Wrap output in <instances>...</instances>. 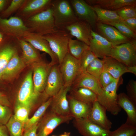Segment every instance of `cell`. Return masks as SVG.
I'll return each mask as SVG.
<instances>
[{
    "instance_id": "cell-19",
    "label": "cell",
    "mask_w": 136,
    "mask_h": 136,
    "mask_svg": "<svg viewBox=\"0 0 136 136\" xmlns=\"http://www.w3.org/2000/svg\"><path fill=\"white\" fill-rule=\"evenodd\" d=\"M16 38L4 36L0 42V79L9 61L13 55L17 52L15 47L12 43Z\"/></svg>"
},
{
    "instance_id": "cell-15",
    "label": "cell",
    "mask_w": 136,
    "mask_h": 136,
    "mask_svg": "<svg viewBox=\"0 0 136 136\" xmlns=\"http://www.w3.org/2000/svg\"><path fill=\"white\" fill-rule=\"evenodd\" d=\"M74 123L82 136H108L111 132L93 123L88 118L75 119Z\"/></svg>"
},
{
    "instance_id": "cell-5",
    "label": "cell",
    "mask_w": 136,
    "mask_h": 136,
    "mask_svg": "<svg viewBox=\"0 0 136 136\" xmlns=\"http://www.w3.org/2000/svg\"><path fill=\"white\" fill-rule=\"evenodd\" d=\"M120 79H116L103 88L101 93L97 95V101L106 108L107 111L114 115H117L121 109L117 102V91L120 84Z\"/></svg>"
},
{
    "instance_id": "cell-16",
    "label": "cell",
    "mask_w": 136,
    "mask_h": 136,
    "mask_svg": "<svg viewBox=\"0 0 136 136\" xmlns=\"http://www.w3.org/2000/svg\"><path fill=\"white\" fill-rule=\"evenodd\" d=\"M71 88L63 86L57 93L52 97L50 105L51 111L62 116H72L67 98V93Z\"/></svg>"
},
{
    "instance_id": "cell-20",
    "label": "cell",
    "mask_w": 136,
    "mask_h": 136,
    "mask_svg": "<svg viewBox=\"0 0 136 136\" xmlns=\"http://www.w3.org/2000/svg\"><path fill=\"white\" fill-rule=\"evenodd\" d=\"M71 87L87 88L93 91L97 95L101 93L103 89L98 81L86 71L80 72Z\"/></svg>"
},
{
    "instance_id": "cell-12",
    "label": "cell",
    "mask_w": 136,
    "mask_h": 136,
    "mask_svg": "<svg viewBox=\"0 0 136 136\" xmlns=\"http://www.w3.org/2000/svg\"><path fill=\"white\" fill-rule=\"evenodd\" d=\"M70 2L78 20L86 22L92 29H95L97 17L92 6L83 0H71Z\"/></svg>"
},
{
    "instance_id": "cell-6",
    "label": "cell",
    "mask_w": 136,
    "mask_h": 136,
    "mask_svg": "<svg viewBox=\"0 0 136 136\" xmlns=\"http://www.w3.org/2000/svg\"><path fill=\"white\" fill-rule=\"evenodd\" d=\"M109 56L126 66L136 65V39H131L122 44L113 46Z\"/></svg>"
},
{
    "instance_id": "cell-28",
    "label": "cell",
    "mask_w": 136,
    "mask_h": 136,
    "mask_svg": "<svg viewBox=\"0 0 136 136\" xmlns=\"http://www.w3.org/2000/svg\"><path fill=\"white\" fill-rule=\"evenodd\" d=\"M25 63L18 52L15 53L9 61L3 75L2 79L5 80L11 79L22 70Z\"/></svg>"
},
{
    "instance_id": "cell-2",
    "label": "cell",
    "mask_w": 136,
    "mask_h": 136,
    "mask_svg": "<svg viewBox=\"0 0 136 136\" xmlns=\"http://www.w3.org/2000/svg\"><path fill=\"white\" fill-rule=\"evenodd\" d=\"M31 32L42 36L53 33L58 29L56 27L50 7L23 22Z\"/></svg>"
},
{
    "instance_id": "cell-24",
    "label": "cell",
    "mask_w": 136,
    "mask_h": 136,
    "mask_svg": "<svg viewBox=\"0 0 136 136\" xmlns=\"http://www.w3.org/2000/svg\"><path fill=\"white\" fill-rule=\"evenodd\" d=\"M89 5L105 9L116 11L127 6H136V0H87Z\"/></svg>"
},
{
    "instance_id": "cell-50",
    "label": "cell",
    "mask_w": 136,
    "mask_h": 136,
    "mask_svg": "<svg viewBox=\"0 0 136 136\" xmlns=\"http://www.w3.org/2000/svg\"><path fill=\"white\" fill-rule=\"evenodd\" d=\"M70 132H64L63 134H61L59 136H71L70 135Z\"/></svg>"
},
{
    "instance_id": "cell-40",
    "label": "cell",
    "mask_w": 136,
    "mask_h": 136,
    "mask_svg": "<svg viewBox=\"0 0 136 136\" xmlns=\"http://www.w3.org/2000/svg\"><path fill=\"white\" fill-rule=\"evenodd\" d=\"M115 11L124 20L130 18L136 17V7L135 6H125Z\"/></svg>"
},
{
    "instance_id": "cell-31",
    "label": "cell",
    "mask_w": 136,
    "mask_h": 136,
    "mask_svg": "<svg viewBox=\"0 0 136 136\" xmlns=\"http://www.w3.org/2000/svg\"><path fill=\"white\" fill-rule=\"evenodd\" d=\"M89 49V46L85 43L77 40L70 39L68 44L69 53L76 59L80 60L82 55L85 50Z\"/></svg>"
},
{
    "instance_id": "cell-27",
    "label": "cell",
    "mask_w": 136,
    "mask_h": 136,
    "mask_svg": "<svg viewBox=\"0 0 136 136\" xmlns=\"http://www.w3.org/2000/svg\"><path fill=\"white\" fill-rule=\"evenodd\" d=\"M17 39L22 50V58L25 64H33L42 60L38 50L22 38Z\"/></svg>"
},
{
    "instance_id": "cell-38",
    "label": "cell",
    "mask_w": 136,
    "mask_h": 136,
    "mask_svg": "<svg viewBox=\"0 0 136 136\" xmlns=\"http://www.w3.org/2000/svg\"><path fill=\"white\" fill-rule=\"evenodd\" d=\"M97 57L89 49L85 51L79 60L80 72L86 71L88 66Z\"/></svg>"
},
{
    "instance_id": "cell-33",
    "label": "cell",
    "mask_w": 136,
    "mask_h": 136,
    "mask_svg": "<svg viewBox=\"0 0 136 136\" xmlns=\"http://www.w3.org/2000/svg\"><path fill=\"white\" fill-rule=\"evenodd\" d=\"M25 124L17 119L13 115L5 125L10 136H22Z\"/></svg>"
},
{
    "instance_id": "cell-34",
    "label": "cell",
    "mask_w": 136,
    "mask_h": 136,
    "mask_svg": "<svg viewBox=\"0 0 136 136\" xmlns=\"http://www.w3.org/2000/svg\"><path fill=\"white\" fill-rule=\"evenodd\" d=\"M103 70L104 63L102 59L96 58L88 66L86 72L98 80Z\"/></svg>"
},
{
    "instance_id": "cell-44",
    "label": "cell",
    "mask_w": 136,
    "mask_h": 136,
    "mask_svg": "<svg viewBox=\"0 0 136 136\" xmlns=\"http://www.w3.org/2000/svg\"><path fill=\"white\" fill-rule=\"evenodd\" d=\"M39 122L25 130L22 136H36Z\"/></svg>"
},
{
    "instance_id": "cell-46",
    "label": "cell",
    "mask_w": 136,
    "mask_h": 136,
    "mask_svg": "<svg viewBox=\"0 0 136 136\" xmlns=\"http://www.w3.org/2000/svg\"><path fill=\"white\" fill-rule=\"evenodd\" d=\"M0 104L3 105L10 107L11 104L6 96L0 92Z\"/></svg>"
},
{
    "instance_id": "cell-22",
    "label": "cell",
    "mask_w": 136,
    "mask_h": 136,
    "mask_svg": "<svg viewBox=\"0 0 136 136\" xmlns=\"http://www.w3.org/2000/svg\"><path fill=\"white\" fill-rule=\"evenodd\" d=\"M22 38L37 49L48 54L51 58L50 62L52 64L54 65L59 64L57 56L51 50L48 42L41 36L29 32Z\"/></svg>"
},
{
    "instance_id": "cell-11",
    "label": "cell",
    "mask_w": 136,
    "mask_h": 136,
    "mask_svg": "<svg viewBox=\"0 0 136 136\" xmlns=\"http://www.w3.org/2000/svg\"><path fill=\"white\" fill-rule=\"evenodd\" d=\"M53 65L50 62L47 63L42 60L33 64L32 79L34 91L36 93L40 94L44 91Z\"/></svg>"
},
{
    "instance_id": "cell-25",
    "label": "cell",
    "mask_w": 136,
    "mask_h": 136,
    "mask_svg": "<svg viewBox=\"0 0 136 136\" xmlns=\"http://www.w3.org/2000/svg\"><path fill=\"white\" fill-rule=\"evenodd\" d=\"M71 114L75 119L88 118L92 105L86 104L67 95Z\"/></svg>"
},
{
    "instance_id": "cell-17",
    "label": "cell",
    "mask_w": 136,
    "mask_h": 136,
    "mask_svg": "<svg viewBox=\"0 0 136 136\" xmlns=\"http://www.w3.org/2000/svg\"><path fill=\"white\" fill-rule=\"evenodd\" d=\"M91 34L89 49L97 58L109 56L113 46L111 43L93 30Z\"/></svg>"
},
{
    "instance_id": "cell-51",
    "label": "cell",
    "mask_w": 136,
    "mask_h": 136,
    "mask_svg": "<svg viewBox=\"0 0 136 136\" xmlns=\"http://www.w3.org/2000/svg\"><path fill=\"white\" fill-rule=\"evenodd\" d=\"M4 36L1 32H0V42L2 40Z\"/></svg>"
},
{
    "instance_id": "cell-3",
    "label": "cell",
    "mask_w": 136,
    "mask_h": 136,
    "mask_svg": "<svg viewBox=\"0 0 136 136\" xmlns=\"http://www.w3.org/2000/svg\"><path fill=\"white\" fill-rule=\"evenodd\" d=\"M50 8L55 26L58 29H65L67 26L78 20L70 1L52 0Z\"/></svg>"
},
{
    "instance_id": "cell-7",
    "label": "cell",
    "mask_w": 136,
    "mask_h": 136,
    "mask_svg": "<svg viewBox=\"0 0 136 136\" xmlns=\"http://www.w3.org/2000/svg\"><path fill=\"white\" fill-rule=\"evenodd\" d=\"M0 32L4 36L16 39L22 38L31 32L25 25L23 21L14 16L9 18L0 17Z\"/></svg>"
},
{
    "instance_id": "cell-36",
    "label": "cell",
    "mask_w": 136,
    "mask_h": 136,
    "mask_svg": "<svg viewBox=\"0 0 136 136\" xmlns=\"http://www.w3.org/2000/svg\"><path fill=\"white\" fill-rule=\"evenodd\" d=\"M112 26L116 28L123 35L131 39H136V33L132 31L125 24L120 22H109L104 23Z\"/></svg>"
},
{
    "instance_id": "cell-37",
    "label": "cell",
    "mask_w": 136,
    "mask_h": 136,
    "mask_svg": "<svg viewBox=\"0 0 136 136\" xmlns=\"http://www.w3.org/2000/svg\"><path fill=\"white\" fill-rule=\"evenodd\" d=\"M30 111L26 107L15 103L14 108L15 118L19 121L25 123L28 120L29 115Z\"/></svg>"
},
{
    "instance_id": "cell-13",
    "label": "cell",
    "mask_w": 136,
    "mask_h": 136,
    "mask_svg": "<svg viewBox=\"0 0 136 136\" xmlns=\"http://www.w3.org/2000/svg\"><path fill=\"white\" fill-rule=\"evenodd\" d=\"M63 86L59 64H54L51 69L45 89L43 92L47 97H52L57 93Z\"/></svg>"
},
{
    "instance_id": "cell-43",
    "label": "cell",
    "mask_w": 136,
    "mask_h": 136,
    "mask_svg": "<svg viewBox=\"0 0 136 136\" xmlns=\"http://www.w3.org/2000/svg\"><path fill=\"white\" fill-rule=\"evenodd\" d=\"M116 79L110 74L104 70L99 76L98 81L103 88Z\"/></svg>"
},
{
    "instance_id": "cell-48",
    "label": "cell",
    "mask_w": 136,
    "mask_h": 136,
    "mask_svg": "<svg viewBox=\"0 0 136 136\" xmlns=\"http://www.w3.org/2000/svg\"><path fill=\"white\" fill-rule=\"evenodd\" d=\"M129 73H132L136 75V65L127 66Z\"/></svg>"
},
{
    "instance_id": "cell-47",
    "label": "cell",
    "mask_w": 136,
    "mask_h": 136,
    "mask_svg": "<svg viewBox=\"0 0 136 136\" xmlns=\"http://www.w3.org/2000/svg\"><path fill=\"white\" fill-rule=\"evenodd\" d=\"M9 134L6 125H0V136H9Z\"/></svg>"
},
{
    "instance_id": "cell-49",
    "label": "cell",
    "mask_w": 136,
    "mask_h": 136,
    "mask_svg": "<svg viewBox=\"0 0 136 136\" xmlns=\"http://www.w3.org/2000/svg\"><path fill=\"white\" fill-rule=\"evenodd\" d=\"M9 1L6 0H0V12H2V11L7 3V2Z\"/></svg>"
},
{
    "instance_id": "cell-4",
    "label": "cell",
    "mask_w": 136,
    "mask_h": 136,
    "mask_svg": "<svg viewBox=\"0 0 136 136\" xmlns=\"http://www.w3.org/2000/svg\"><path fill=\"white\" fill-rule=\"evenodd\" d=\"M41 37L48 42L60 64L69 52V41L73 37L65 29H58L54 32Z\"/></svg>"
},
{
    "instance_id": "cell-14",
    "label": "cell",
    "mask_w": 136,
    "mask_h": 136,
    "mask_svg": "<svg viewBox=\"0 0 136 136\" xmlns=\"http://www.w3.org/2000/svg\"><path fill=\"white\" fill-rule=\"evenodd\" d=\"M95 29L98 33L110 42L113 46L119 45L131 39L122 35L115 27L97 21Z\"/></svg>"
},
{
    "instance_id": "cell-1",
    "label": "cell",
    "mask_w": 136,
    "mask_h": 136,
    "mask_svg": "<svg viewBox=\"0 0 136 136\" xmlns=\"http://www.w3.org/2000/svg\"><path fill=\"white\" fill-rule=\"evenodd\" d=\"M32 69L27 74L22 81L18 91L16 103L24 106L30 111L40 104L41 99H46L47 98L43 93H36L34 91L32 79Z\"/></svg>"
},
{
    "instance_id": "cell-26",
    "label": "cell",
    "mask_w": 136,
    "mask_h": 136,
    "mask_svg": "<svg viewBox=\"0 0 136 136\" xmlns=\"http://www.w3.org/2000/svg\"><path fill=\"white\" fill-rule=\"evenodd\" d=\"M102 59L103 62L104 70L115 79L120 78L124 74L129 73L127 66L111 57L106 56Z\"/></svg>"
},
{
    "instance_id": "cell-39",
    "label": "cell",
    "mask_w": 136,
    "mask_h": 136,
    "mask_svg": "<svg viewBox=\"0 0 136 136\" xmlns=\"http://www.w3.org/2000/svg\"><path fill=\"white\" fill-rule=\"evenodd\" d=\"M25 0H12L8 7L1 13L0 17L8 18L13 13L18 10L22 5Z\"/></svg>"
},
{
    "instance_id": "cell-21",
    "label": "cell",
    "mask_w": 136,
    "mask_h": 136,
    "mask_svg": "<svg viewBox=\"0 0 136 136\" xmlns=\"http://www.w3.org/2000/svg\"><path fill=\"white\" fill-rule=\"evenodd\" d=\"M106 108L97 100L92 104L88 119L91 122L103 129L110 130L112 123L108 118Z\"/></svg>"
},
{
    "instance_id": "cell-9",
    "label": "cell",
    "mask_w": 136,
    "mask_h": 136,
    "mask_svg": "<svg viewBox=\"0 0 136 136\" xmlns=\"http://www.w3.org/2000/svg\"><path fill=\"white\" fill-rule=\"evenodd\" d=\"M73 118L71 116H61L51 111L39 122L36 136H48L58 126L68 123Z\"/></svg>"
},
{
    "instance_id": "cell-42",
    "label": "cell",
    "mask_w": 136,
    "mask_h": 136,
    "mask_svg": "<svg viewBox=\"0 0 136 136\" xmlns=\"http://www.w3.org/2000/svg\"><path fill=\"white\" fill-rule=\"evenodd\" d=\"M127 95L129 99L136 105V81L130 80L126 86Z\"/></svg>"
},
{
    "instance_id": "cell-35",
    "label": "cell",
    "mask_w": 136,
    "mask_h": 136,
    "mask_svg": "<svg viewBox=\"0 0 136 136\" xmlns=\"http://www.w3.org/2000/svg\"><path fill=\"white\" fill-rule=\"evenodd\" d=\"M108 136H136V127L124 123Z\"/></svg>"
},
{
    "instance_id": "cell-8",
    "label": "cell",
    "mask_w": 136,
    "mask_h": 136,
    "mask_svg": "<svg viewBox=\"0 0 136 136\" xmlns=\"http://www.w3.org/2000/svg\"><path fill=\"white\" fill-rule=\"evenodd\" d=\"M59 65L63 80L64 86L71 87L80 72L79 60L73 57L69 52Z\"/></svg>"
},
{
    "instance_id": "cell-45",
    "label": "cell",
    "mask_w": 136,
    "mask_h": 136,
    "mask_svg": "<svg viewBox=\"0 0 136 136\" xmlns=\"http://www.w3.org/2000/svg\"><path fill=\"white\" fill-rule=\"evenodd\" d=\"M124 21L125 24L132 31L136 33V17L129 18Z\"/></svg>"
},
{
    "instance_id": "cell-29",
    "label": "cell",
    "mask_w": 136,
    "mask_h": 136,
    "mask_svg": "<svg viewBox=\"0 0 136 136\" xmlns=\"http://www.w3.org/2000/svg\"><path fill=\"white\" fill-rule=\"evenodd\" d=\"M70 91L71 96L77 100L83 103L92 105L97 100V95L91 90L85 88H71Z\"/></svg>"
},
{
    "instance_id": "cell-32",
    "label": "cell",
    "mask_w": 136,
    "mask_h": 136,
    "mask_svg": "<svg viewBox=\"0 0 136 136\" xmlns=\"http://www.w3.org/2000/svg\"><path fill=\"white\" fill-rule=\"evenodd\" d=\"M52 98V97H50L38 108L32 117L29 118L28 121L25 124L24 131L39 122L50 106Z\"/></svg>"
},
{
    "instance_id": "cell-41",
    "label": "cell",
    "mask_w": 136,
    "mask_h": 136,
    "mask_svg": "<svg viewBox=\"0 0 136 136\" xmlns=\"http://www.w3.org/2000/svg\"><path fill=\"white\" fill-rule=\"evenodd\" d=\"M9 107L0 104V125H5L12 115Z\"/></svg>"
},
{
    "instance_id": "cell-10",
    "label": "cell",
    "mask_w": 136,
    "mask_h": 136,
    "mask_svg": "<svg viewBox=\"0 0 136 136\" xmlns=\"http://www.w3.org/2000/svg\"><path fill=\"white\" fill-rule=\"evenodd\" d=\"M52 0H25L14 16L23 22L50 7Z\"/></svg>"
},
{
    "instance_id": "cell-23",
    "label": "cell",
    "mask_w": 136,
    "mask_h": 136,
    "mask_svg": "<svg viewBox=\"0 0 136 136\" xmlns=\"http://www.w3.org/2000/svg\"><path fill=\"white\" fill-rule=\"evenodd\" d=\"M117 102L119 106L127 114V119L125 123L136 127V105L124 92L118 94Z\"/></svg>"
},
{
    "instance_id": "cell-30",
    "label": "cell",
    "mask_w": 136,
    "mask_h": 136,
    "mask_svg": "<svg viewBox=\"0 0 136 136\" xmlns=\"http://www.w3.org/2000/svg\"><path fill=\"white\" fill-rule=\"evenodd\" d=\"M91 6L97 15V21L103 23L120 22L125 24L124 21L119 16L116 11L105 9L95 6Z\"/></svg>"
},
{
    "instance_id": "cell-18",
    "label": "cell",
    "mask_w": 136,
    "mask_h": 136,
    "mask_svg": "<svg viewBox=\"0 0 136 136\" xmlns=\"http://www.w3.org/2000/svg\"><path fill=\"white\" fill-rule=\"evenodd\" d=\"M72 37L83 42L89 46L91 38V31L92 28L86 22L78 20L65 28Z\"/></svg>"
},
{
    "instance_id": "cell-52",
    "label": "cell",
    "mask_w": 136,
    "mask_h": 136,
    "mask_svg": "<svg viewBox=\"0 0 136 136\" xmlns=\"http://www.w3.org/2000/svg\"><path fill=\"white\" fill-rule=\"evenodd\" d=\"M52 136H57L54 135H53Z\"/></svg>"
}]
</instances>
